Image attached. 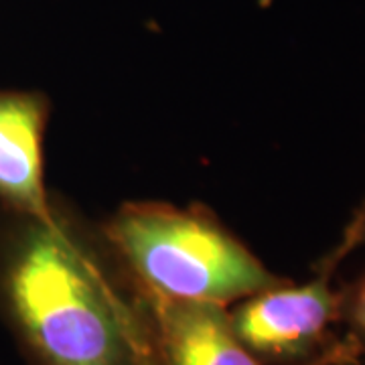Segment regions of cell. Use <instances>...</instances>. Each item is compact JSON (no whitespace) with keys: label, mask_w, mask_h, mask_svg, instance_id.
Listing matches in <instances>:
<instances>
[{"label":"cell","mask_w":365,"mask_h":365,"mask_svg":"<svg viewBox=\"0 0 365 365\" xmlns=\"http://www.w3.org/2000/svg\"><path fill=\"white\" fill-rule=\"evenodd\" d=\"M0 314L31 365H155L140 290L53 205L6 211L0 225Z\"/></svg>","instance_id":"obj_1"},{"label":"cell","mask_w":365,"mask_h":365,"mask_svg":"<svg viewBox=\"0 0 365 365\" xmlns=\"http://www.w3.org/2000/svg\"><path fill=\"white\" fill-rule=\"evenodd\" d=\"M102 237L132 284L163 299L227 307L284 282L201 205L126 203Z\"/></svg>","instance_id":"obj_2"},{"label":"cell","mask_w":365,"mask_h":365,"mask_svg":"<svg viewBox=\"0 0 365 365\" xmlns=\"http://www.w3.org/2000/svg\"><path fill=\"white\" fill-rule=\"evenodd\" d=\"M343 254V250H337L314 280L304 284L284 280L227 309L235 337L262 364L311 365L341 351L357 349L347 335L337 339L333 331L341 323L343 290L333 288L331 276Z\"/></svg>","instance_id":"obj_3"},{"label":"cell","mask_w":365,"mask_h":365,"mask_svg":"<svg viewBox=\"0 0 365 365\" xmlns=\"http://www.w3.org/2000/svg\"><path fill=\"white\" fill-rule=\"evenodd\" d=\"M146 304L155 365H266L235 337L227 307L170 300L140 292ZM347 349L311 365H359Z\"/></svg>","instance_id":"obj_4"},{"label":"cell","mask_w":365,"mask_h":365,"mask_svg":"<svg viewBox=\"0 0 365 365\" xmlns=\"http://www.w3.org/2000/svg\"><path fill=\"white\" fill-rule=\"evenodd\" d=\"M49 102L37 91L0 90V203L6 211L47 215L43 132Z\"/></svg>","instance_id":"obj_5"},{"label":"cell","mask_w":365,"mask_h":365,"mask_svg":"<svg viewBox=\"0 0 365 365\" xmlns=\"http://www.w3.org/2000/svg\"><path fill=\"white\" fill-rule=\"evenodd\" d=\"M341 321L347 325V337L365 355V272L347 288H343Z\"/></svg>","instance_id":"obj_6"},{"label":"cell","mask_w":365,"mask_h":365,"mask_svg":"<svg viewBox=\"0 0 365 365\" xmlns=\"http://www.w3.org/2000/svg\"><path fill=\"white\" fill-rule=\"evenodd\" d=\"M345 244H347V248L349 250L355 248V246H359V244H365V207L361 209L359 217L351 223L349 234L345 235Z\"/></svg>","instance_id":"obj_7"}]
</instances>
